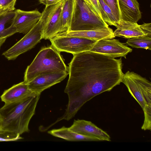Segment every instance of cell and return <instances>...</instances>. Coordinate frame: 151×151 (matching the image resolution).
Returning a JSON list of instances; mask_svg holds the SVG:
<instances>
[{"instance_id":"6","label":"cell","mask_w":151,"mask_h":151,"mask_svg":"<svg viewBox=\"0 0 151 151\" xmlns=\"http://www.w3.org/2000/svg\"><path fill=\"white\" fill-rule=\"evenodd\" d=\"M84 0H74L68 31H89L109 27Z\"/></svg>"},{"instance_id":"9","label":"cell","mask_w":151,"mask_h":151,"mask_svg":"<svg viewBox=\"0 0 151 151\" xmlns=\"http://www.w3.org/2000/svg\"><path fill=\"white\" fill-rule=\"evenodd\" d=\"M41 16V13L37 9L31 11L16 9L12 25L17 32L26 34L35 26Z\"/></svg>"},{"instance_id":"5","label":"cell","mask_w":151,"mask_h":151,"mask_svg":"<svg viewBox=\"0 0 151 151\" xmlns=\"http://www.w3.org/2000/svg\"><path fill=\"white\" fill-rule=\"evenodd\" d=\"M131 95L142 109L144 120L151 119V83L148 80L133 72L127 71L122 80Z\"/></svg>"},{"instance_id":"28","label":"cell","mask_w":151,"mask_h":151,"mask_svg":"<svg viewBox=\"0 0 151 151\" xmlns=\"http://www.w3.org/2000/svg\"><path fill=\"white\" fill-rule=\"evenodd\" d=\"M7 38L0 37V48Z\"/></svg>"},{"instance_id":"12","label":"cell","mask_w":151,"mask_h":151,"mask_svg":"<svg viewBox=\"0 0 151 151\" xmlns=\"http://www.w3.org/2000/svg\"><path fill=\"white\" fill-rule=\"evenodd\" d=\"M69 128L75 132L95 137L103 141H111L109 135L106 132L90 121L78 119L74 120L73 124Z\"/></svg>"},{"instance_id":"18","label":"cell","mask_w":151,"mask_h":151,"mask_svg":"<svg viewBox=\"0 0 151 151\" xmlns=\"http://www.w3.org/2000/svg\"><path fill=\"white\" fill-rule=\"evenodd\" d=\"M14 11H9L0 17V37L8 38L17 32L12 25Z\"/></svg>"},{"instance_id":"10","label":"cell","mask_w":151,"mask_h":151,"mask_svg":"<svg viewBox=\"0 0 151 151\" xmlns=\"http://www.w3.org/2000/svg\"><path fill=\"white\" fill-rule=\"evenodd\" d=\"M68 74V72L53 73L39 76L27 83L29 89L38 94L61 82Z\"/></svg>"},{"instance_id":"3","label":"cell","mask_w":151,"mask_h":151,"mask_svg":"<svg viewBox=\"0 0 151 151\" xmlns=\"http://www.w3.org/2000/svg\"><path fill=\"white\" fill-rule=\"evenodd\" d=\"M68 72L60 52L52 45L38 52L24 73V81L28 83L36 77L53 73Z\"/></svg>"},{"instance_id":"15","label":"cell","mask_w":151,"mask_h":151,"mask_svg":"<svg viewBox=\"0 0 151 151\" xmlns=\"http://www.w3.org/2000/svg\"><path fill=\"white\" fill-rule=\"evenodd\" d=\"M56 36L76 37L96 41L115 37L113 29L109 27L92 30L66 32Z\"/></svg>"},{"instance_id":"20","label":"cell","mask_w":151,"mask_h":151,"mask_svg":"<svg viewBox=\"0 0 151 151\" xmlns=\"http://www.w3.org/2000/svg\"><path fill=\"white\" fill-rule=\"evenodd\" d=\"M125 44L132 47L151 50V37L147 36L129 38Z\"/></svg>"},{"instance_id":"24","label":"cell","mask_w":151,"mask_h":151,"mask_svg":"<svg viewBox=\"0 0 151 151\" xmlns=\"http://www.w3.org/2000/svg\"><path fill=\"white\" fill-rule=\"evenodd\" d=\"M140 27L145 35L151 37V23H144Z\"/></svg>"},{"instance_id":"8","label":"cell","mask_w":151,"mask_h":151,"mask_svg":"<svg viewBox=\"0 0 151 151\" xmlns=\"http://www.w3.org/2000/svg\"><path fill=\"white\" fill-rule=\"evenodd\" d=\"M132 51V49L125 43L113 38L104 39L97 41L89 51L114 58L123 57L126 58V55Z\"/></svg>"},{"instance_id":"1","label":"cell","mask_w":151,"mask_h":151,"mask_svg":"<svg viewBox=\"0 0 151 151\" xmlns=\"http://www.w3.org/2000/svg\"><path fill=\"white\" fill-rule=\"evenodd\" d=\"M68 65L69 77L64 90L68 102L63 115L67 120L86 102L119 85L124 74L121 58L90 51L73 55Z\"/></svg>"},{"instance_id":"7","label":"cell","mask_w":151,"mask_h":151,"mask_svg":"<svg viewBox=\"0 0 151 151\" xmlns=\"http://www.w3.org/2000/svg\"><path fill=\"white\" fill-rule=\"evenodd\" d=\"M52 45L57 50L74 55L89 51L97 41L73 36H56L50 40Z\"/></svg>"},{"instance_id":"25","label":"cell","mask_w":151,"mask_h":151,"mask_svg":"<svg viewBox=\"0 0 151 151\" xmlns=\"http://www.w3.org/2000/svg\"><path fill=\"white\" fill-rule=\"evenodd\" d=\"M90 1L97 14L102 19L99 0H90Z\"/></svg>"},{"instance_id":"4","label":"cell","mask_w":151,"mask_h":151,"mask_svg":"<svg viewBox=\"0 0 151 151\" xmlns=\"http://www.w3.org/2000/svg\"><path fill=\"white\" fill-rule=\"evenodd\" d=\"M45 6L41 18L35 26L20 40L4 52L2 55L9 60H14L20 55L33 48L43 39L45 25L59 3Z\"/></svg>"},{"instance_id":"17","label":"cell","mask_w":151,"mask_h":151,"mask_svg":"<svg viewBox=\"0 0 151 151\" xmlns=\"http://www.w3.org/2000/svg\"><path fill=\"white\" fill-rule=\"evenodd\" d=\"M116 28L114 32L115 37L129 39L145 36L140 28V25L137 22L121 20Z\"/></svg>"},{"instance_id":"19","label":"cell","mask_w":151,"mask_h":151,"mask_svg":"<svg viewBox=\"0 0 151 151\" xmlns=\"http://www.w3.org/2000/svg\"><path fill=\"white\" fill-rule=\"evenodd\" d=\"M74 0H65L62 11L63 25L65 32L69 27L72 17Z\"/></svg>"},{"instance_id":"14","label":"cell","mask_w":151,"mask_h":151,"mask_svg":"<svg viewBox=\"0 0 151 151\" xmlns=\"http://www.w3.org/2000/svg\"><path fill=\"white\" fill-rule=\"evenodd\" d=\"M120 20L137 22L141 19V12L137 0H118Z\"/></svg>"},{"instance_id":"27","label":"cell","mask_w":151,"mask_h":151,"mask_svg":"<svg viewBox=\"0 0 151 151\" xmlns=\"http://www.w3.org/2000/svg\"><path fill=\"white\" fill-rule=\"evenodd\" d=\"M9 11H11L8 9H6L0 8V17L5 14Z\"/></svg>"},{"instance_id":"16","label":"cell","mask_w":151,"mask_h":151,"mask_svg":"<svg viewBox=\"0 0 151 151\" xmlns=\"http://www.w3.org/2000/svg\"><path fill=\"white\" fill-rule=\"evenodd\" d=\"M48 133L56 137L70 141H99L103 140L95 137L80 134L70 130L69 128L63 127L50 130Z\"/></svg>"},{"instance_id":"21","label":"cell","mask_w":151,"mask_h":151,"mask_svg":"<svg viewBox=\"0 0 151 151\" xmlns=\"http://www.w3.org/2000/svg\"><path fill=\"white\" fill-rule=\"evenodd\" d=\"M111 9L114 17L118 22L120 20V16L118 0H103Z\"/></svg>"},{"instance_id":"2","label":"cell","mask_w":151,"mask_h":151,"mask_svg":"<svg viewBox=\"0 0 151 151\" xmlns=\"http://www.w3.org/2000/svg\"><path fill=\"white\" fill-rule=\"evenodd\" d=\"M40 94L5 104L0 109V131L20 135L29 131V122L35 114Z\"/></svg>"},{"instance_id":"31","label":"cell","mask_w":151,"mask_h":151,"mask_svg":"<svg viewBox=\"0 0 151 151\" xmlns=\"http://www.w3.org/2000/svg\"><path fill=\"white\" fill-rule=\"evenodd\" d=\"M0 122H1V118L0 117Z\"/></svg>"},{"instance_id":"29","label":"cell","mask_w":151,"mask_h":151,"mask_svg":"<svg viewBox=\"0 0 151 151\" xmlns=\"http://www.w3.org/2000/svg\"><path fill=\"white\" fill-rule=\"evenodd\" d=\"M88 4V5L93 9H94H94L93 6V5L92 4H91V1H90V0H84ZM96 12V11H95Z\"/></svg>"},{"instance_id":"26","label":"cell","mask_w":151,"mask_h":151,"mask_svg":"<svg viewBox=\"0 0 151 151\" xmlns=\"http://www.w3.org/2000/svg\"><path fill=\"white\" fill-rule=\"evenodd\" d=\"M62 0H39V2L45 6H48L54 5L58 4Z\"/></svg>"},{"instance_id":"11","label":"cell","mask_w":151,"mask_h":151,"mask_svg":"<svg viewBox=\"0 0 151 151\" xmlns=\"http://www.w3.org/2000/svg\"><path fill=\"white\" fill-rule=\"evenodd\" d=\"M65 0H62L45 25L43 39L50 40L65 32L62 21V11Z\"/></svg>"},{"instance_id":"23","label":"cell","mask_w":151,"mask_h":151,"mask_svg":"<svg viewBox=\"0 0 151 151\" xmlns=\"http://www.w3.org/2000/svg\"><path fill=\"white\" fill-rule=\"evenodd\" d=\"M17 0H0V8L11 11L15 10V6Z\"/></svg>"},{"instance_id":"22","label":"cell","mask_w":151,"mask_h":151,"mask_svg":"<svg viewBox=\"0 0 151 151\" xmlns=\"http://www.w3.org/2000/svg\"><path fill=\"white\" fill-rule=\"evenodd\" d=\"M22 138L20 135L8 132L0 131V141H13Z\"/></svg>"},{"instance_id":"13","label":"cell","mask_w":151,"mask_h":151,"mask_svg":"<svg viewBox=\"0 0 151 151\" xmlns=\"http://www.w3.org/2000/svg\"><path fill=\"white\" fill-rule=\"evenodd\" d=\"M37 94H39L31 91L28 88V84L23 81L4 91L1 98L2 101L7 104L19 101Z\"/></svg>"},{"instance_id":"30","label":"cell","mask_w":151,"mask_h":151,"mask_svg":"<svg viewBox=\"0 0 151 151\" xmlns=\"http://www.w3.org/2000/svg\"><path fill=\"white\" fill-rule=\"evenodd\" d=\"M141 129H142L144 130V129H142V128H141ZM151 129H150V130H151Z\"/></svg>"}]
</instances>
